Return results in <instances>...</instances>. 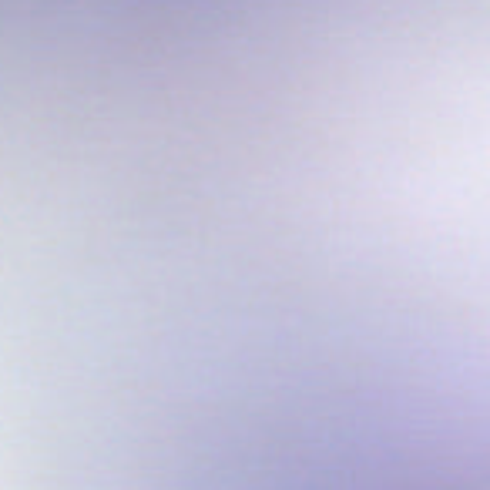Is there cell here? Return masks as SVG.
Wrapping results in <instances>:
<instances>
[{
  "label": "cell",
  "instance_id": "1",
  "mask_svg": "<svg viewBox=\"0 0 490 490\" xmlns=\"http://www.w3.org/2000/svg\"><path fill=\"white\" fill-rule=\"evenodd\" d=\"M121 151H138V148H121ZM265 154H269V151H265ZM272 161H275L272 168H286V165L296 168V154H292V151H272Z\"/></svg>",
  "mask_w": 490,
  "mask_h": 490
}]
</instances>
